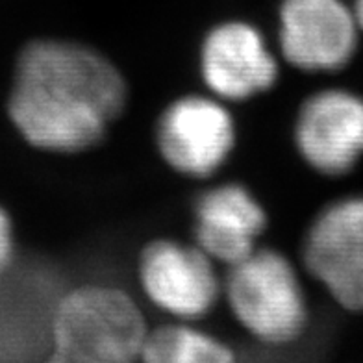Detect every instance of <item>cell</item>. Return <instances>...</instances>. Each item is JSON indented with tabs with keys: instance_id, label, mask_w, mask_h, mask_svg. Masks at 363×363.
Instances as JSON below:
<instances>
[{
	"instance_id": "cell-11",
	"label": "cell",
	"mask_w": 363,
	"mask_h": 363,
	"mask_svg": "<svg viewBox=\"0 0 363 363\" xmlns=\"http://www.w3.org/2000/svg\"><path fill=\"white\" fill-rule=\"evenodd\" d=\"M139 359L148 363H232L235 354L225 341L196 328L193 320L174 319L148 328Z\"/></svg>"
},
{
	"instance_id": "cell-2",
	"label": "cell",
	"mask_w": 363,
	"mask_h": 363,
	"mask_svg": "<svg viewBox=\"0 0 363 363\" xmlns=\"http://www.w3.org/2000/svg\"><path fill=\"white\" fill-rule=\"evenodd\" d=\"M148 325L125 289L86 284L54 302L48 323L50 362L130 363L141 358Z\"/></svg>"
},
{
	"instance_id": "cell-8",
	"label": "cell",
	"mask_w": 363,
	"mask_h": 363,
	"mask_svg": "<svg viewBox=\"0 0 363 363\" xmlns=\"http://www.w3.org/2000/svg\"><path fill=\"white\" fill-rule=\"evenodd\" d=\"M359 26L343 0H282L278 10L280 56L304 72H334L356 54Z\"/></svg>"
},
{
	"instance_id": "cell-3",
	"label": "cell",
	"mask_w": 363,
	"mask_h": 363,
	"mask_svg": "<svg viewBox=\"0 0 363 363\" xmlns=\"http://www.w3.org/2000/svg\"><path fill=\"white\" fill-rule=\"evenodd\" d=\"M223 295L239 326L271 347L298 341L310 310L295 263L271 247L258 249L228 265Z\"/></svg>"
},
{
	"instance_id": "cell-12",
	"label": "cell",
	"mask_w": 363,
	"mask_h": 363,
	"mask_svg": "<svg viewBox=\"0 0 363 363\" xmlns=\"http://www.w3.org/2000/svg\"><path fill=\"white\" fill-rule=\"evenodd\" d=\"M13 262V225L10 216L0 208V278Z\"/></svg>"
},
{
	"instance_id": "cell-9",
	"label": "cell",
	"mask_w": 363,
	"mask_h": 363,
	"mask_svg": "<svg viewBox=\"0 0 363 363\" xmlns=\"http://www.w3.org/2000/svg\"><path fill=\"white\" fill-rule=\"evenodd\" d=\"M293 143L311 171L343 177L363 158V99L347 89H323L298 106Z\"/></svg>"
},
{
	"instance_id": "cell-4",
	"label": "cell",
	"mask_w": 363,
	"mask_h": 363,
	"mask_svg": "<svg viewBox=\"0 0 363 363\" xmlns=\"http://www.w3.org/2000/svg\"><path fill=\"white\" fill-rule=\"evenodd\" d=\"M154 141L171 171L193 180H208L232 158L238 126L226 102L217 96L184 95L160 113Z\"/></svg>"
},
{
	"instance_id": "cell-5",
	"label": "cell",
	"mask_w": 363,
	"mask_h": 363,
	"mask_svg": "<svg viewBox=\"0 0 363 363\" xmlns=\"http://www.w3.org/2000/svg\"><path fill=\"white\" fill-rule=\"evenodd\" d=\"M217 263L195 243L162 238L139 254L138 278L148 302L172 319L199 320L223 295Z\"/></svg>"
},
{
	"instance_id": "cell-6",
	"label": "cell",
	"mask_w": 363,
	"mask_h": 363,
	"mask_svg": "<svg viewBox=\"0 0 363 363\" xmlns=\"http://www.w3.org/2000/svg\"><path fill=\"white\" fill-rule=\"evenodd\" d=\"M302 265L345 310L363 311V196L328 204L302 238Z\"/></svg>"
},
{
	"instance_id": "cell-13",
	"label": "cell",
	"mask_w": 363,
	"mask_h": 363,
	"mask_svg": "<svg viewBox=\"0 0 363 363\" xmlns=\"http://www.w3.org/2000/svg\"><path fill=\"white\" fill-rule=\"evenodd\" d=\"M354 15H356V21H358L359 30H363V0H354Z\"/></svg>"
},
{
	"instance_id": "cell-7",
	"label": "cell",
	"mask_w": 363,
	"mask_h": 363,
	"mask_svg": "<svg viewBox=\"0 0 363 363\" xmlns=\"http://www.w3.org/2000/svg\"><path fill=\"white\" fill-rule=\"evenodd\" d=\"M199 72L210 95L226 104H239L277 86L280 63L258 26L223 21L202 39Z\"/></svg>"
},
{
	"instance_id": "cell-1",
	"label": "cell",
	"mask_w": 363,
	"mask_h": 363,
	"mask_svg": "<svg viewBox=\"0 0 363 363\" xmlns=\"http://www.w3.org/2000/svg\"><path fill=\"white\" fill-rule=\"evenodd\" d=\"M128 84L110 57L71 39H35L15 65L8 115L30 147L80 154L125 113Z\"/></svg>"
},
{
	"instance_id": "cell-10",
	"label": "cell",
	"mask_w": 363,
	"mask_h": 363,
	"mask_svg": "<svg viewBox=\"0 0 363 363\" xmlns=\"http://www.w3.org/2000/svg\"><path fill=\"white\" fill-rule=\"evenodd\" d=\"M193 220L196 247L226 267L258 249L269 226L267 210L239 182H225L206 189L196 199Z\"/></svg>"
}]
</instances>
